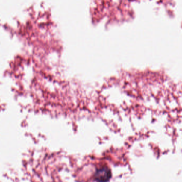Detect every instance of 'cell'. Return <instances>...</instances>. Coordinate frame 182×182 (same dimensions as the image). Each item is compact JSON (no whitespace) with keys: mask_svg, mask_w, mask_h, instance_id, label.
<instances>
[{"mask_svg":"<svg viewBox=\"0 0 182 182\" xmlns=\"http://www.w3.org/2000/svg\"><path fill=\"white\" fill-rule=\"evenodd\" d=\"M95 179L97 182H108L112 177V172L110 168L103 167L96 170Z\"/></svg>","mask_w":182,"mask_h":182,"instance_id":"cell-1","label":"cell"}]
</instances>
